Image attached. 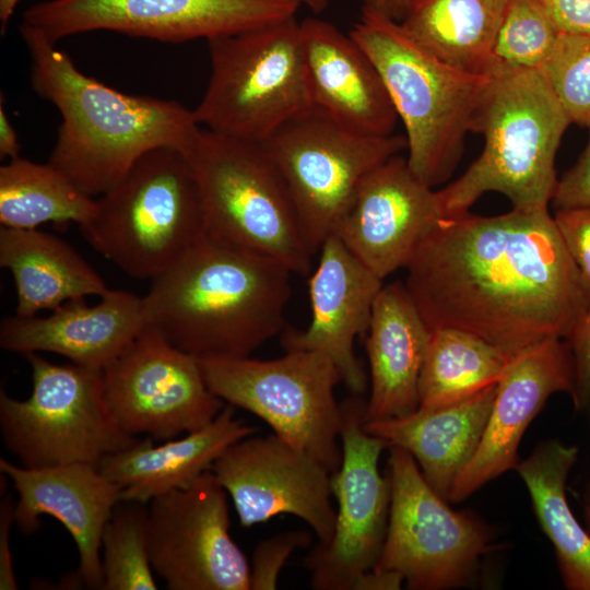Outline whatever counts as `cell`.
Instances as JSON below:
<instances>
[{
    "label": "cell",
    "instance_id": "cell-1",
    "mask_svg": "<svg viewBox=\"0 0 590 590\" xmlns=\"http://www.w3.org/2000/svg\"><path fill=\"white\" fill-rule=\"evenodd\" d=\"M405 269L430 329H460L510 355L565 339L590 306L548 209L442 217Z\"/></svg>",
    "mask_w": 590,
    "mask_h": 590
},
{
    "label": "cell",
    "instance_id": "cell-2",
    "mask_svg": "<svg viewBox=\"0 0 590 590\" xmlns=\"http://www.w3.org/2000/svg\"><path fill=\"white\" fill-rule=\"evenodd\" d=\"M292 273L272 256L205 232L150 280L146 328L198 358L249 356L284 329Z\"/></svg>",
    "mask_w": 590,
    "mask_h": 590
},
{
    "label": "cell",
    "instance_id": "cell-3",
    "mask_svg": "<svg viewBox=\"0 0 590 590\" xmlns=\"http://www.w3.org/2000/svg\"><path fill=\"white\" fill-rule=\"evenodd\" d=\"M31 57V85L61 115L48 163L98 197L151 150L189 149L202 128L176 101L115 90L80 71L39 31L21 24Z\"/></svg>",
    "mask_w": 590,
    "mask_h": 590
},
{
    "label": "cell",
    "instance_id": "cell-4",
    "mask_svg": "<svg viewBox=\"0 0 590 590\" xmlns=\"http://www.w3.org/2000/svg\"><path fill=\"white\" fill-rule=\"evenodd\" d=\"M570 125L538 70L496 64L470 126L483 135V151L437 190L444 217L470 212L487 192L504 194L512 209H548L558 182L556 153Z\"/></svg>",
    "mask_w": 590,
    "mask_h": 590
},
{
    "label": "cell",
    "instance_id": "cell-5",
    "mask_svg": "<svg viewBox=\"0 0 590 590\" xmlns=\"http://www.w3.org/2000/svg\"><path fill=\"white\" fill-rule=\"evenodd\" d=\"M349 34L375 63L404 126L411 172L430 188L446 182L463 155L489 73L452 67L399 21L368 8Z\"/></svg>",
    "mask_w": 590,
    "mask_h": 590
},
{
    "label": "cell",
    "instance_id": "cell-6",
    "mask_svg": "<svg viewBox=\"0 0 590 590\" xmlns=\"http://www.w3.org/2000/svg\"><path fill=\"white\" fill-rule=\"evenodd\" d=\"M87 243L135 280H152L204 233L199 186L186 154L163 146L141 156L109 190L95 198L79 226Z\"/></svg>",
    "mask_w": 590,
    "mask_h": 590
},
{
    "label": "cell",
    "instance_id": "cell-7",
    "mask_svg": "<svg viewBox=\"0 0 590 590\" xmlns=\"http://www.w3.org/2000/svg\"><path fill=\"white\" fill-rule=\"evenodd\" d=\"M185 154L199 186L206 233L272 256L293 273L310 272L314 255L262 142L201 128Z\"/></svg>",
    "mask_w": 590,
    "mask_h": 590
},
{
    "label": "cell",
    "instance_id": "cell-8",
    "mask_svg": "<svg viewBox=\"0 0 590 590\" xmlns=\"http://www.w3.org/2000/svg\"><path fill=\"white\" fill-rule=\"evenodd\" d=\"M206 42L210 78L192 109L201 127L263 142L312 107L296 16Z\"/></svg>",
    "mask_w": 590,
    "mask_h": 590
},
{
    "label": "cell",
    "instance_id": "cell-9",
    "mask_svg": "<svg viewBox=\"0 0 590 590\" xmlns=\"http://www.w3.org/2000/svg\"><path fill=\"white\" fill-rule=\"evenodd\" d=\"M32 373V393L17 400L0 392V427L4 445L26 468L98 463L139 438L111 415L103 389V371L75 364H56L38 353L23 355Z\"/></svg>",
    "mask_w": 590,
    "mask_h": 590
},
{
    "label": "cell",
    "instance_id": "cell-10",
    "mask_svg": "<svg viewBox=\"0 0 590 590\" xmlns=\"http://www.w3.org/2000/svg\"><path fill=\"white\" fill-rule=\"evenodd\" d=\"M198 361L213 394L260 417L331 474L340 468L342 411L334 388L342 378L328 356L292 350L268 361L250 356Z\"/></svg>",
    "mask_w": 590,
    "mask_h": 590
},
{
    "label": "cell",
    "instance_id": "cell-11",
    "mask_svg": "<svg viewBox=\"0 0 590 590\" xmlns=\"http://www.w3.org/2000/svg\"><path fill=\"white\" fill-rule=\"evenodd\" d=\"M387 463L389 519L374 568L399 574L412 590L470 585L480 560L495 547L492 529L471 512L451 509L403 448L390 446Z\"/></svg>",
    "mask_w": 590,
    "mask_h": 590
},
{
    "label": "cell",
    "instance_id": "cell-12",
    "mask_svg": "<svg viewBox=\"0 0 590 590\" xmlns=\"http://www.w3.org/2000/svg\"><path fill=\"white\" fill-rule=\"evenodd\" d=\"M262 143L285 184L312 255L332 235L363 178L406 150L405 135L353 133L314 107Z\"/></svg>",
    "mask_w": 590,
    "mask_h": 590
},
{
    "label": "cell",
    "instance_id": "cell-13",
    "mask_svg": "<svg viewBox=\"0 0 590 590\" xmlns=\"http://www.w3.org/2000/svg\"><path fill=\"white\" fill-rule=\"evenodd\" d=\"M298 0H46L27 8L22 23L57 44L95 31L164 43L212 39L296 16Z\"/></svg>",
    "mask_w": 590,
    "mask_h": 590
},
{
    "label": "cell",
    "instance_id": "cell-14",
    "mask_svg": "<svg viewBox=\"0 0 590 590\" xmlns=\"http://www.w3.org/2000/svg\"><path fill=\"white\" fill-rule=\"evenodd\" d=\"M342 461L331 474L338 502L334 531L304 558L316 590H352L356 579L377 564L386 539L390 484L379 471V458L389 444L364 428L366 400L362 396L341 403Z\"/></svg>",
    "mask_w": 590,
    "mask_h": 590
},
{
    "label": "cell",
    "instance_id": "cell-15",
    "mask_svg": "<svg viewBox=\"0 0 590 590\" xmlns=\"http://www.w3.org/2000/svg\"><path fill=\"white\" fill-rule=\"evenodd\" d=\"M102 375L106 404L132 436L165 441L199 430L226 404L206 386L198 358L150 328Z\"/></svg>",
    "mask_w": 590,
    "mask_h": 590
},
{
    "label": "cell",
    "instance_id": "cell-16",
    "mask_svg": "<svg viewBox=\"0 0 590 590\" xmlns=\"http://www.w3.org/2000/svg\"><path fill=\"white\" fill-rule=\"evenodd\" d=\"M148 546L169 590H250V564L229 534L227 493L212 470L150 502Z\"/></svg>",
    "mask_w": 590,
    "mask_h": 590
},
{
    "label": "cell",
    "instance_id": "cell-17",
    "mask_svg": "<svg viewBox=\"0 0 590 590\" xmlns=\"http://www.w3.org/2000/svg\"><path fill=\"white\" fill-rule=\"evenodd\" d=\"M211 470L231 496L240 526L292 515L312 529L318 542L331 539L337 518L331 473L274 433L233 444Z\"/></svg>",
    "mask_w": 590,
    "mask_h": 590
},
{
    "label": "cell",
    "instance_id": "cell-18",
    "mask_svg": "<svg viewBox=\"0 0 590 590\" xmlns=\"http://www.w3.org/2000/svg\"><path fill=\"white\" fill-rule=\"evenodd\" d=\"M442 217L437 190L398 154L363 178L332 234L384 280L408 266Z\"/></svg>",
    "mask_w": 590,
    "mask_h": 590
},
{
    "label": "cell",
    "instance_id": "cell-19",
    "mask_svg": "<svg viewBox=\"0 0 590 590\" xmlns=\"http://www.w3.org/2000/svg\"><path fill=\"white\" fill-rule=\"evenodd\" d=\"M574 359L563 338H550L515 354L496 387L481 441L458 475L449 502L460 503L484 485L516 470L520 441L547 399L571 394Z\"/></svg>",
    "mask_w": 590,
    "mask_h": 590
},
{
    "label": "cell",
    "instance_id": "cell-20",
    "mask_svg": "<svg viewBox=\"0 0 590 590\" xmlns=\"http://www.w3.org/2000/svg\"><path fill=\"white\" fill-rule=\"evenodd\" d=\"M0 472L19 495L14 523L23 534L37 531L43 515L57 519L71 534L80 559L66 585L102 590V534L121 500L119 485L90 463L26 468L1 458Z\"/></svg>",
    "mask_w": 590,
    "mask_h": 590
},
{
    "label": "cell",
    "instance_id": "cell-21",
    "mask_svg": "<svg viewBox=\"0 0 590 590\" xmlns=\"http://www.w3.org/2000/svg\"><path fill=\"white\" fill-rule=\"evenodd\" d=\"M319 263L309 279L311 319L305 330H287L285 351H315L328 356L354 396L367 390L368 377L354 352L366 334L382 281L335 236L321 245Z\"/></svg>",
    "mask_w": 590,
    "mask_h": 590
},
{
    "label": "cell",
    "instance_id": "cell-22",
    "mask_svg": "<svg viewBox=\"0 0 590 590\" xmlns=\"http://www.w3.org/2000/svg\"><path fill=\"white\" fill-rule=\"evenodd\" d=\"M95 305L85 298L69 300L46 317H7L0 326V345L20 353L49 352L72 364L103 371L146 329L143 299L110 290Z\"/></svg>",
    "mask_w": 590,
    "mask_h": 590
},
{
    "label": "cell",
    "instance_id": "cell-23",
    "mask_svg": "<svg viewBox=\"0 0 590 590\" xmlns=\"http://www.w3.org/2000/svg\"><path fill=\"white\" fill-rule=\"evenodd\" d=\"M310 99L347 131L393 133L397 113L375 63L350 35L318 17L299 22Z\"/></svg>",
    "mask_w": 590,
    "mask_h": 590
},
{
    "label": "cell",
    "instance_id": "cell-24",
    "mask_svg": "<svg viewBox=\"0 0 590 590\" xmlns=\"http://www.w3.org/2000/svg\"><path fill=\"white\" fill-rule=\"evenodd\" d=\"M430 330L403 283L382 285L365 339L370 376L365 422L417 410L418 378Z\"/></svg>",
    "mask_w": 590,
    "mask_h": 590
},
{
    "label": "cell",
    "instance_id": "cell-25",
    "mask_svg": "<svg viewBox=\"0 0 590 590\" xmlns=\"http://www.w3.org/2000/svg\"><path fill=\"white\" fill-rule=\"evenodd\" d=\"M258 428L235 416L225 404L205 427L154 445L140 439L134 446L108 455L98 470L121 488V500L146 504L173 489L186 488L233 444L255 435Z\"/></svg>",
    "mask_w": 590,
    "mask_h": 590
},
{
    "label": "cell",
    "instance_id": "cell-26",
    "mask_svg": "<svg viewBox=\"0 0 590 590\" xmlns=\"http://www.w3.org/2000/svg\"><path fill=\"white\" fill-rule=\"evenodd\" d=\"M497 382L437 409H417L404 416L364 422L370 435L412 455L429 486L445 500L473 457L496 394Z\"/></svg>",
    "mask_w": 590,
    "mask_h": 590
},
{
    "label": "cell",
    "instance_id": "cell-27",
    "mask_svg": "<svg viewBox=\"0 0 590 590\" xmlns=\"http://www.w3.org/2000/svg\"><path fill=\"white\" fill-rule=\"evenodd\" d=\"M0 266L10 271L15 315L31 317L109 291L102 276L67 241L38 228L0 226Z\"/></svg>",
    "mask_w": 590,
    "mask_h": 590
},
{
    "label": "cell",
    "instance_id": "cell-28",
    "mask_svg": "<svg viewBox=\"0 0 590 590\" xmlns=\"http://www.w3.org/2000/svg\"><path fill=\"white\" fill-rule=\"evenodd\" d=\"M579 447L545 439L519 460L515 471L530 495L539 524L552 543L563 585L568 590H590V534L571 511L566 495Z\"/></svg>",
    "mask_w": 590,
    "mask_h": 590
},
{
    "label": "cell",
    "instance_id": "cell-29",
    "mask_svg": "<svg viewBox=\"0 0 590 590\" xmlns=\"http://www.w3.org/2000/svg\"><path fill=\"white\" fill-rule=\"evenodd\" d=\"M508 0H409L400 21L424 48L455 68L488 74Z\"/></svg>",
    "mask_w": 590,
    "mask_h": 590
},
{
    "label": "cell",
    "instance_id": "cell-30",
    "mask_svg": "<svg viewBox=\"0 0 590 590\" xmlns=\"http://www.w3.org/2000/svg\"><path fill=\"white\" fill-rule=\"evenodd\" d=\"M512 356L470 332L433 328L418 378V408L446 406L498 382Z\"/></svg>",
    "mask_w": 590,
    "mask_h": 590
},
{
    "label": "cell",
    "instance_id": "cell-31",
    "mask_svg": "<svg viewBox=\"0 0 590 590\" xmlns=\"http://www.w3.org/2000/svg\"><path fill=\"white\" fill-rule=\"evenodd\" d=\"M94 210L95 198L48 162L19 156L0 167L1 226L31 229L48 222L80 226Z\"/></svg>",
    "mask_w": 590,
    "mask_h": 590
},
{
    "label": "cell",
    "instance_id": "cell-32",
    "mask_svg": "<svg viewBox=\"0 0 590 590\" xmlns=\"http://www.w3.org/2000/svg\"><path fill=\"white\" fill-rule=\"evenodd\" d=\"M149 508L120 500L102 534V590H156L148 546Z\"/></svg>",
    "mask_w": 590,
    "mask_h": 590
},
{
    "label": "cell",
    "instance_id": "cell-33",
    "mask_svg": "<svg viewBox=\"0 0 590 590\" xmlns=\"http://www.w3.org/2000/svg\"><path fill=\"white\" fill-rule=\"evenodd\" d=\"M559 35L541 0H508L494 45L495 64L538 70Z\"/></svg>",
    "mask_w": 590,
    "mask_h": 590
},
{
    "label": "cell",
    "instance_id": "cell-34",
    "mask_svg": "<svg viewBox=\"0 0 590 590\" xmlns=\"http://www.w3.org/2000/svg\"><path fill=\"white\" fill-rule=\"evenodd\" d=\"M538 71L570 122L590 128V35L560 33Z\"/></svg>",
    "mask_w": 590,
    "mask_h": 590
},
{
    "label": "cell",
    "instance_id": "cell-35",
    "mask_svg": "<svg viewBox=\"0 0 590 590\" xmlns=\"http://www.w3.org/2000/svg\"><path fill=\"white\" fill-rule=\"evenodd\" d=\"M311 540L307 530H291L260 541L252 553L250 590L276 589L286 560L296 550L308 547Z\"/></svg>",
    "mask_w": 590,
    "mask_h": 590
},
{
    "label": "cell",
    "instance_id": "cell-36",
    "mask_svg": "<svg viewBox=\"0 0 590 590\" xmlns=\"http://www.w3.org/2000/svg\"><path fill=\"white\" fill-rule=\"evenodd\" d=\"M553 217L567 251L590 290V205L556 209Z\"/></svg>",
    "mask_w": 590,
    "mask_h": 590
},
{
    "label": "cell",
    "instance_id": "cell-37",
    "mask_svg": "<svg viewBox=\"0 0 590 590\" xmlns=\"http://www.w3.org/2000/svg\"><path fill=\"white\" fill-rule=\"evenodd\" d=\"M565 340L574 359L575 382L570 394L574 410L588 414L590 412V306Z\"/></svg>",
    "mask_w": 590,
    "mask_h": 590
},
{
    "label": "cell",
    "instance_id": "cell-38",
    "mask_svg": "<svg viewBox=\"0 0 590 590\" xmlns=\"http://www.w3.org/2000/svg\"><path fill=\"white\" fill-rule=\"evenodd\" d=\"M552 202L555 209L590 205V128L585 150L558 179Z\"/></svg>",
    "mask_w": 590,
    "mask_h": 590
},
{
    "label": "cell",
    "instance_id": "cell-39",
    "mask_svg": "<svg viewBox=\"0 0 590 590\" xmlns=\"http://www.w3.org/2000/svg\"><path fill=\"white\" fill-rule=\"evenodd\" d=\"M560 33L590 35V0H541Z\"/></svg>",
    "mask_w": 590,
    "mask_h": 590
},
{
    "label": "cell",
    "instance_id": "cell-40",
    "mask_svg": "<svg viewBox=\"0 0 590 590\" xmlns=\"http://www.w3.org/2000/svg\"><path fill=\"white\" fill-rule=\"evenodd\" d=\"M14 523V506L8 495L0 505V589L16 590L17 582L10 551V530Z\"/></svg>",
    "mask_w": 590,
    "mask_h": 590
},
{
    "label": "cell",
    "instance_id": "cell-41",
    "mask_svg": "<svg viewBox=\"0 0 590 590\" xmlns=\"http://www.w3.org/2000/svg\"><path fill=\"white\" fill-rule=\"evenodd\" d=\"M403 583L397 573L371 568L356 579L352 590H398Z\"/></svg>",
    "mask_w": 590,
    "mask_h": 590
},
{
    "label": "cell",
    "instance_id": "cell-42",
    "mask_svg": "<svg viewBox=\"0 0 590 590\" xmlns=\"http://www.w3.org/2000/svg\"><path fill=\"white\" fill-rule=\"evenodd\" d=\"M21 144L17 133L4 107L3 94L0 98V156L12 160L20 156Z\"/></svg>",
    "mask_w": 590,
    "mask_h": 590
},
{
    "label": "cell",
    "instance_id": "cell-43",
    "mask_svg": "<svg viewBox=\"0 0 590 590\" xmlns=\"http://www.w3.org/2000/svg\"><path fill=\"white\" fill-rule=\"evenodd\" d=\"M364 8L371 9L396 21H401L409 0H361Z\"/></svg>",
    "mask_w": 590,
    "mask_h": 590
},
{
    "label": "cell",
    "instance_id": "cell-44",
    "mask_svg": "<svg viewBox=\"0 0 590 590\" xmlns=\"http://www.w3.org/2000/svg\"><path fill=\"white\" fill-rule=\"evenodd\" d=\"M19 2L20 0H0V23L2 34L5 32L7 25Z\"/></svg>",
    "mask_w": 590,
    "mask_h": 590
},
{
    "label": "cell",
    "instance_id": "cell-45",
    "mask_svg": "<svg viewBox=\"0 0 590 590\" xmlns=\"http://www.w3.org/2000/svg\"><path fill=\"white\" fill-rule=\"evenodd\" d=\"M302 5H306L314 13L318 14L324 11L332 0H298Z\"/></svg>",
    "mask_w": 590,
    "mask_h": 590
},
{
    "label": "cell",
    "instance_id": "cell-46",
    "mask_svg": "<svg viewBox=\"0 0 590 590\" xmlns=\"http://www.w3.org/2000/svg\"><path fill=\"white\" fill-rule=\"evenodd\" d=\"M581 498H582L583 511H587L590 514V474L586 481Z\"/></svg>",
    "mask_w": 590,
    "mask_h": 590
},
{
    "label": "cell",
    "instance_id": "cell-47",
    "mask_svg": "<svg viewBox=\"0 0 590 590\" xmlns=\"http://www.w3.org/2000/svg\"><path fill=\"white\" fill-rule=\"evenodd\" d=\"M583 526L590 534V514L587 511H583Z\"/></svg>",
    "mask_w": 590,
    "mask_h": 590
},
{
    "label": "cell",
    "instance_id": "cell-48",
    "mask_svg": "<svg viewBox=\"0 0 590 590\" xmlns=\"http://www.w3.org/2000/svg\"><path fill=\"white\" fill-rule=\"evenodd\" d=\"M588 414L590 415V412Z\"/></svg>",
    "mask_w": 590,
    "mask_h": 590
}]
</instances>
